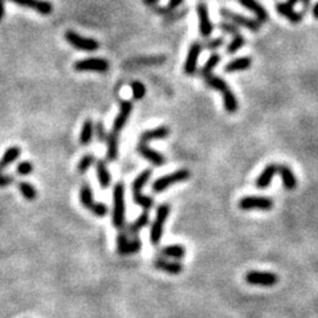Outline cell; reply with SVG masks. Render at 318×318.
<instances>
[{
	"instance_id": "4316f807",
	"label": "cell",
	"mask_w": 318,
	"mask_h": 318,
	"mask_svg": "<svg viewBox=\"0 0 318 318\" xmlns=\"http://www.w3.org/2000/svg\"><path fill=\"white\" fill-rule=\"evenodd\" d=\"M162 255L166 257H171V259L180 260V259H183L184 255H186V249L180 244L168 245V247H164V248L162 249Z\"/></svg>"
},
{
	"instance_id": "d4e9b609",
	"label": "cell",
	"mask_w": 318,
	"mask_h": 318,
	"mask_svg": "<svg viewBox=\"0 0 318 318\" xmlns=\"http://www.w3.org/2000/svg\"><path fill=\"white\" fill-rule=\"evenodd\" d=\"M20 154H21V150L17 146H12V148L7 149L5 153H4V156L0 159V168L9 166L11 163H13L16 159L19 158Z\"/></svg>"
},
{
	"instance_id": "7dc6e473",
	"label": "cell",
	"mask_w": 318,
	"mask_h": 318,
	"mask_svg": "<svg viewBox=\"0 0 318 318\" xmlns=\"http://www.w3.org/2000/svg\"><path fill=\"white\" fill-rule=\"evenodd\" d=\"M4 17V0H0V21Z\"/></svg>"
},
{
	"instance_id": "e575fe53",
	"label": "cell",
	"mask_w": 318,
	"mask_h": 318,
	"mask_svg": "<svg viewBox=\"0 0 318 318\" xmlns=\"http://www.w3.org/2000/svg\"><path fill=\"white\" fill-rule=\"evenodd\" d=\"M132 90H133V97L134 100H142L146 94V88L142 82L134 81L132 82Z\"/></svg>"
},
{
	"instance_id": "44dd1931",
	"label": "cell",
	"mask_w": 318,
	"mask_h": 318,
	"mask_svg": "<svg viewBox=\"0 0 318 318\" xmlns=\"http://www.w3.org/2000/svg\"><path fill=\"white\" fill-rule=\"evenodd\" d=\"M154 265H156L157 269L167 272V273H170V275H179V273H182L183 272L182 264L174 263V261L163 260V259H157V260L154 261Z\"/></svg>"
},
{
	"instance_id": "7402d4cb",
	"label": "cell",
	"mask_w": 318,
	"mask_h": 318,
	"mask_svg": "<svg viewBox=\"0 0 318 318\" xmlns=\"http://www.w3.org/2000/svg\"><path fill=\"white\" fill-rule=\"evenodd\" d=\"M252 65V58L251 57H239L235 58L233 61H229L225 65V72H239V70H247Z\"/></svg>"
},
{
	"instance_id": "83f0119b",
	"label": "cell",
	"mask_w": 318,
	"mask_h": 318,
	"mask_svg": "<svg viewBox=\"0 0 318 318\" xmlns=\"http://www.w3.org/2000/svg\"><path fill=\"white\" fill-rule=\"evenodd\" d=\"M148 224H149V213L144 212L136 221H134V223H132V224L129 225L125 233H126V235H136V233L140 232L141 229L144 228V227H146Z\"/></svg>"
},
{
	"instance_id": "ba28073f",
	"label": "cell",
	"mask_w": 318,
	"mask_h": 318,
	"mask_svg": "<svg viewBox=\"0 0 318 318\" xmlns=\"http://www.w3.org/2000/svg\"><path fill=\"white\" fill-rule=\"evenodd\" d=\"M240 210H263L268 211L273 208V200L265 196H245L239 202Z\"/></svg>"
},
{
	"instance_id": "30bf717a",
	"label": "cell",
	"mask_w": 318,
	"mask_h": 318,
	"mask_svg": "<svg viewBox=\"0 0 318 318\" xmlns=\"http://www.w3.org/2000/svg\"><path fill=\"white\" fill-rule=\"evenodd\" d=\"M74 69L78 72L93 70V72H106L109 69V62L104 58H85L74 64Z\"/></svg>"
},
{
	"instance_id": "ab89813d",
	"label": "cell",
	"mask_w": 318,
	"mask_h": 318,
	"mask_svg": "<svg viewBox=\"0 0 318 318\" xmlns=\"http://www.w3.org/2000/svg\"><path fill=\"white\" fill-rule=\"evenodd\" d=\"M223 43H224V39L219 37V39L207 41V43L204 44V47H206L207 49H210V51H215V49H217L219 47H221V45H223Z\"/></svg>"
},
{
	"instance_id": "c3c4849f",
	"label": "cell",
	"mask_w": 318,
	"mask_h": 318,
	"mask_svg": "<svg viewBox=\"0 0 318 318\" xmlns=\"http://www.w3.org/2000/svg\"><path fill=\"white\" fill-rule=\"evenodd\" d=\"M158 1L159 0H144V4H146V5H156Z\"/></svg>"
},
{
	"instance_id": "ac0fdd59",
	"label": "cell",
	"mask_w": 318,
	"mask_h": 318,
	"mask_svg": "<svg viewBox=\"0 0 318 318\" xmlns=\"http://www.w3.org/2000/svg\"><path fill=\"white\" fill-rule=\"evenodd\" d=\"M277 174L281 175L283 184L287 190H295L297 187V179H296L295 174L292 172V170L288 166L277 164Z\"/></svg>"
},
{
	"instance_id": "681fc988",
	"label": "cell",
	"mask_w": 318,
	"mask_h": 318,
	"mask_svg": "<svg viewBox=\"0 0 318 318\" xmlns=\"http://www.w3.org/2000/svg\"><path fill=\"white\" fill-rule=\"evenodd\" d=\"M288 3L291 4V5H295V4L300 3V0H289V1H288Z\"/></svg>"
},
{
	"instance_id": "8d00e7d4",
	"label": "cell",
	"mask_w": 318,
	"mask_h": 318,
	"mask_svg": "<svg viewBox=\"0 0 318 318\" xmlns=\"http://www.w3.org/2000/svg\"><path fill=\"white\" fill-rule=\"evenodd\" d=\"M219 28H220L223 32H225V33H228V35L235 36L240 33V32H239V28H237L235 24L229 23V21H221V23L219 24Z\"/></svg>"
},
{
	"instance_id": "3957f363",
	"label": "cell",
	"mask_w": 318,
	"mask_h": 318,
	"mask_svg": "<svg viewBox=\"0 0 318 318\" xmlns=\"http://www.w3.org/2000/svg\"><path fill=\"white\" fill-rule=\"evenodd\" d=\"M188 178H190V171L187 170V168L175 171L172 174L164 175L162 178L157 179L156 182L153 183V191L154 192H162V191H164L170 186L175 184V183L184 182Z\"/></svg>"
},
{
	"instance_id": "8fae6325",
	"label": "cell",
	"mask_w": 318,
	"mask_h": 318,
	"mask_svg": "<svg viewBox=\"0 0 318 318\" xmlns=\"http://www.w3.org/2000/svg\"><path fill=\"white\" fill-rule=\"evenodd\" d=\"M198 17H199V31L203 37H208L212 35L213 24L210 19L208 7L206 3L198 4Z\"/></svg>"
},
{
	"instance_id": "d6a6232c",
	"label": "cell",
	"mask_w": 318,
	"mask_h": 318,
	"mask_svg": "<svg viewBox=\"0 0 318 318\" xmlns=\"http://www.w3.org/2000/svg\"><path fill=\"white\" fill-rule=\"evenodd\" d=\"M245 45V37L241 33H239V35H235L232 36V41L229 43V45L227 47V52H228L229 54H233V53H236L240 48H243Z\"/></svg>"
},
{
	"instance_id": "9c48e42d",
	"label": "cell",
	"mask_w": 318,
	"mask_h": 318,
	"mask_svg": "<svg viewBox=\"0 0 318 318\" xmlns=\"http://www.w3.org/2000/svg\"><path fill=\"white\" fill-rule=\"evenodd\" d=\"M141 248H142V243L138 237L129 240L128 235L125 232L117 237V249L120 255H133V253L140 252Z\"/></svg>"
},
{
	"instance_id": "9a60e30c",
	"label": "cell",
	"mask_w": 318,
	"mask_h": 318,
	"mask_svg": "<svg viewBox=\"0 0 318 318\" xmlns=\"http://www.w3.org/2000/svg\"><path fill=\"white\" fill-rule=\"evenodd\" d=\"M239 3H240L243 7H245L247 9H249V11L252 12L253 15L256 16L257 21L265 23V21H268V19H269V15H268L267 9H265L257 0H239Z\"/></svg>"
},
{
	"instance_id": "2e32d148",
	"label": "cell",
	"mask_w": 318,
	"mask_h": 318,
	"mask_svg": "<svg viewBox=\"0 0 318 318\" xmlns=\"http://www.w3.org/2000/svg\"><path fill=\"white\" fill-rule=\"evenodd\" d=\"M276 9L279 12L280 15L287 17L292 24H299L301 23L303 20V13H299L297 11L293 9V5H291L289 3H284V1H280V3L276 4Z\"/></svg>"
},
{
	"instance_id": "5bb4252c",
	"label": "cell",
	"mask_w": 318,
	"mask_h": 318,
	"mask_svg": "<svg viewBox=\"0 0 318 318\" xmlns=\"http://www.w3.org/2000/svg\"><path fill=\"white\" fill-rule=\"evenodd\" d=\"M133 110V102L132 101H122L121 102V110L118 113V116L116 117L114 120V124H113V133H118L125 128V125L128 122L129 116Z\"/></svg>"
},
{
	"instance_id": "52a82bcc",
	"label": "cell",
	"mask_w": 318,
	"mask_h": 318,
	"mask_svg": "<svg viewBox=\"0 0 318 318\" xmlns=\"http://www.w3.org/2000/svg\"><path fill=\"white\" fill-rule=\"evenodd\" d=\"M245 281L251 285H261V287H273L279 283V276L272 272L251 271L245 275Z\"/></svg>"
},
{
	"instance_id": "f1b7e54d",
	"label": "cell",
	"mask_w": 318,
	"mask_h": 318,
	"mask_svg": "<svg viewBox=\"0 0 318 318\" xmlns=\"http://www.w3.org/2000/svg\"><path fill=\"white\" fill-rule=\"evenodd\" d=\"M93 121L86 120L84 124H82L81 134H80V142L81 145H89L92 142V138H93Z\"/></svg>"
},
{
	"instance_id": "836d02e7",
	"label": "cell",
	"mask_w": 318,
	"mask_h": 318,
	"mask_svg": "<svg viewBox=\"0 0 318 318\" xmlns=\"http://www.w3.org/2000/svg\"><path fill=\"white\" fill-rule=\"evenodd\" d=\"M19 190L24 198L28 199V200H35L36 196H37L36 188L32 186L31 183H27V182L19 183Z\"/></svg>"
},
{
	"instance_id": "1f68e13d",
	"label": "cell",
	"mask_w": 318,
	"mask_h": 318,
	"mask_svg": "<svg viewBox=\"0 0 318 318\" xmlns=\"http://www.w3.org/2000/svg\"><path fill=\"white\" fill-rule=\"evenodd\" d=\"M219 62H220V56L216 53H212V56L207 60L206 64L200 69V74H202L203 77H206L208 74H212V70L216 68Z\"/></svg>"
},
{
	"instance_id": "7c38bea8",
	"label": "cell",
	"mask_w": 318,
	"mask_h": 318,
	"mask_svg": "<svg viewBox=\"0 0 318 318\" xmlns=\"http://www.w3.org/2000/svg\"><path fill=\"white\" fill-rule=\"evenodd\" d=\"M9 1L21 7L32 8L36 12H39L40 15H51L53 11V5L47 0H9Z\"/></svg>"
},
{
	"instance_id": "6da1fadb",
	"label": "cell",
	"mask_w": 318,
	"mask_h": 318,
	"mask_svg": "<svg viewBox=\"0 0 318 318\" xmlns=\"http://www.w3.org/2000/svg\"><path fill=\"white\" fill-rule=\"evenodd\" d=\"M150 176H152V170H145L137 176L134 183H133V196H134V202H136L137 204H140L141 207H144L145 210H150L153 207V203H154L153 198H150V196H145V195H142V192H141L142 187L148 183Z\"/></svg>"
},
{
	"instance_id": "5b68a950",
	"label": "cell",
	"mask_w": 318,
	"mask_h": 318,
	"mask_svg": "<svg viewBox=\"0 0 318 318\" xmlns=\"http://www.w3.org/2000/svg\"><path fill=\"white\" fill-rule=\"evenodd\" d=\"M170 213V206L168 204H162L158 207L157 211V217L152 225V231H150V240L153 244H158L163 235V227H164V221Z\"/></svg>"
},
{
	"instance_id": "7a4b0ae2",
	"label": "cell",
	"mask_w": 318,
	"mask_h": 318,
	"mask_svg": "<svg viewBox=\"0 0 318 318\" xmlns=\"http://www.w3.org/2000/svg\"><path fill=\"white\" fill-rule=\"evenodd\" d=\"M113 200V224L116 228H122L125 223V187L122 183H117L114 187Z\"/></svg>"
},
{
	"instance_id": "cb8c5ba5",
	"label": "cell",
	"mask_w": 318,
	"mask_h": 318,
	"mask_svg": "<svg viewBox=\"0 0 318 318\" xmlns=\"http://www.w3.org/2000/svg\"><path fill=\"white\" fill-rule=\"evenodd\" d=\"M96 170H97L98 180H100V184H101L102 188H106V187L110 186V172H109L108 167H106V163L102 162V160H98L96 163Z\"/></svg>"
},
{
	"instance_id": "4fadbf2b",
	"label": "cell",
	"mask_w": 318,
	"mask_h": 318,
	"mask_svg": "<svg viewBox=\"0 0 318 318\" xmlns=\"http://www.w3.org/2000/svg\"><path fill=\"white\" fill-rule=\"evenodd\" d=\"M202 43L199 41H194L191 44L190 49H188V54H187L186 62H184V72L187 74H194L196 70V65H198V58L199 54L202 53Z\"/></svg>"
},
{
	"instance_id": "277c9868",
	"label": "cell",
	"mask_w": 318,
	"mask_h": 318,
	"mask_svg": "<svg viewBox=\"0 0 318 318\" xmlns=\"http://www.w3.org/2000/svg\"><path fill=\"white\" fill-rule=\"evenodd\" d=\"M220 15L223 16L225 20H228L229 23L235 24V25H240V27H244L252 32H257L261 28L260 21L248 19V17H245V16L240 15V13L229 11V9H225V8H221Z\"/></svg>"
},
{
	"instance_id": "8992f818",
	"label": "cell",
	"mask_w": 318,
	"mask_h": 318,
	"mask_svg": "<svg viewBox=\"0 0 318 318\" xmlns=\"http://www.w3.org/2000/svg\"><path fill=\"white\" fill-rule=\"evenodd\" d=\"M65 39L72 47L77 48V49H81V51L93 52L97 51L98 48H100V44H98L97 40L82 37V36H80L74 31H66Z\"/></svg>"
},
{
	"instance_id": "ee69618b",
	"label": "cell",
	"mask_w": 318,
	"mask_h": 318,
	"mask_svg": "<svg viewBox=\"0 0 318 318\" xmlns=\"http://www.w3.org/2000/svg\"><path fill=\"white\" fill-rule=\"evenodd\" d=\"M182 3H183V0H170V1H168V4H167L166 8L170 12H172V11H175V9H176V8H178Z\"/></svg>"
},
{
	"instance_id": "e0dca14e",
	"label": "cell",
	"mask_w": 318,
	"mask_h": 318,
	"mask_svg": "<svg viewBox=\"0 0 318 318\" xmlns=\"http://www.w3.org/2000/svg\"><path fill=\"white\" fill-rule=\"evenodd\" d=\"M170 134V129L167 126H159V128L153 129V130H148L145 132L140 138V144H145L148 145L150 141L154 140H163L166 138L167 136Z\"/></svg>"
},
{
	"instance_id": "74e56055",
	"label": "cell",
	"mask_w": 318,
	"mask_h": 318,
	"mask_svg": "<svg viewBox=\"0 0 318 318\" xmlns=\"http://www.w3.org/2000/svg\"><path fill=\"white\" fill-rule=\"evenodd\" d=\"M33 171V164L31 162H21L16 167V172L20 175H28Z\"/></svg>"
},
{
	"instance_id": "bcb514c9",
	"label": "cell",
	"mask_w": 318,
	"mask_h": 318,
	"mask_svg": "<svg viewBox=\"0 0 318 318\" xmlns=\"http://www.w3.org/2000/svg\"><path fill=\"white\" fill-rule=\"evenodd\" d=\"M312 15H313V17H315V19H318V1L315 4L313 9H312Z\"/></svg>"
},
{
	"instance_id": "60d3db41",
	"label": "cell",
	"mask_w": 318,
	"mask_h": 318,
	"mask_svg": "<svg viewBox=\"0 0 318 318\" xmlns=\"http://www.w3.org/2000/svg\"><path fill=\"white\" fill-rule=\"evenodd\" d=\"M96 134H97L98 137V140L101 141V142H104V141H106V134L105 130H104V125L101 124V122H98L97 125H96Z\"/></svg>"
},
{
	"instance_id": "b9f144b4",
	"label": "cell",
	"mask_w": 318,
	"mask_h": 318,
	"mask_svg": "<svg viewBox=\"0 0 318 318\" xmlns=\"http://www.w3.org/2000/svg\"><path fill=\"white\" fill-rule=\"evenodd\" d=\"M186 12H187V9H183L182 12L172 11L170 15L166 16V21H170V23H172V21H175V20L179 19V17H183V16L186 15Z\"/></svg>"
},
{
	"instance_id": "603a6c76",
	"label": "cell",
	"mask_w": 318,
	"mask_h": 318,
	"mask_svg": "<svg viewBox=\"0 0 318 318\" xmlns=\"http://www.w3.org/2000/svg\"><path fill=\"white\" fill-rule=\"evenodd\" d=\"M204 78H206V84L208 88L219 90V92H221V94H224L225 92H228L229 90L228 84H227L223 78L217 77L215 74H208V76H206Z\"/></svg>"
},
{
	"instance_id": "d6986e66",
	"label": "cell",
	"mask_w": 318,
	"mask_h": 318,
	"mask_svg": "<svg viewBox=\"0 0 318 318\" xmlns=\"http://www.w3.org/2000/svg\"><path fill=\"white\" fill-rule=\"evenodd\" d=\"M277 174V164L272 163V164H268L264 170L261 171V174L259 175V178L256 179V187L259 188H265L271 184L273 176Z\"/></svg>"
},
{
	"instance_id": "4dcf8cb0",
	"label": "cell",
	"mask_w": 318,
	"mask_h": 318,
	"mask_svg": "<svg viewBox=\"0 0 318 318\" xmlns=\"http://www.w3.org/2000/svg\"><path fill=\"white\" fill-rule=\"evenodd\" d=\"M80 200H81L82 206L89 208L94 204L93 200V192H92V188H90L89 184H84L81 187V191H80Z\"/></svg>"
},
{
	"instance_id": "f35d334b",
	"label": "cell",
	"mask_w": 318,
	"mask_h": 318,
	"mask_svg": "<svg viewBox=\"0 0 318 318\" xmlns=\"http://www.w3.org/2000/svg\"><path fill=\"white\" fill-rule=\"evenodd\" d=\"M90 211L96 215V216H105L106 213H108V207L105 204H102V203H94L93 206L90 207Z\"/></svg>"
},
{
	"instance_id": "f546056e",
	"label": "cell",
	"mask_w": 318,
	"mask_h": 318,
	"mask_svg": "<svg viewBox=\"0 0 318 318\" xmlns=\"http://www.w3.org/2000/svg\"><path fill=\"white\" fill-rule=\"evenodd\" d=\"M223 101H224V109L228 113H235L239 108V102H237L236 96L233 94L231 89L223 94Z\"/></svg>"
},
{
	"instance_id": "7bdbcfd3",
	"label": "cell",
	"mask_w": 318,
	"mask_h": 318,
	"mask_svg": "<svg viewBox=\"0 0 318 318\" xmlns=\"http://www.w3.org/2000/svg\"><path fill=\"white\" fill-rule=\"evenodd\" d=\"M13 180H15V179H13V176L0 174V187L8 186V184H11V183L13 182Z\"/></svg>"
},
{
	"instance_id": "d590c367",
	"label": "cell",
	"mask_w": 318,
	"mask_h": 318,
	"mask_svg": "<svg viewBox=\"0 0 318 318\" xmlns=\"http://www.w3.org/2000/svg\"><path fill=\"white\" fill-rule=\"evenodd\" d=\"M94 162V157L92 156V154H88V156L85 157H82V159L80 160V163H78V172L80 174H85L86 171H88V168H89L92 164H93Z\"/></svg>"
},
{
	"instance_id": "f6af8a7d",
	"label": "cell",
	"mask_w": 318,
	"mask_h": 318,
	"mask_svg": "<svg viewBox=\"0 0 318 318\" xmlns=\"http://www.w3.org/2000/svg\"><path fill=\"white\" fill-rule=\"evenodd\" d=\"M300 3H303V7H304V12H307L311 7V3L312 0H300Z\"/></svg>"
},
{
	"instance_id": "ffe728a7",
	"label": "cell",
	"mask_w": 318,
	"mask_h": 318,
	"mask_svg": "<svg viewBox=\"0 0 318 318\" xmlns=\"http://www.w3.org/2000/svg\"><path fill=\"white\" fill-rule=\"evenodd\" d=\"M138 152L142 157L150 160L153 164H156V166H162L163 163H164V157L158 152H154L152 149L149 148L148 145L145 144H140L138 145Z\"/></svg>"
},
{
	"instance_id": "484cf974",
	"label": "cell",
	"mask_w": 318,
	"mask_h": 318,
	"mask_svg": "<svg viewBox=\"0 0 318 318\" xmlns=\"http://www.w3.org/2000/svg\"><path fill=\"white\" fill-rule=\"evenodd\" d=\"M106 144H108V158L110 160H116L118 157V134L113 132L108 134Z\"/></svg>"
},
{
	"instance_id": "f907efd6",
	"label": "cell",
	"mask_w": 318,
	"mask_h": 318,
	"mask_svg": "<svg viewBox=\"0 0 318 318\" xmlns=\"http://www.w3.org/2000/svg\"><path fill=\"white\" fill-rule=\"evenodd\" d=\"M0 174H1V168H0Z\"/></svg>"
}]
</instances>
